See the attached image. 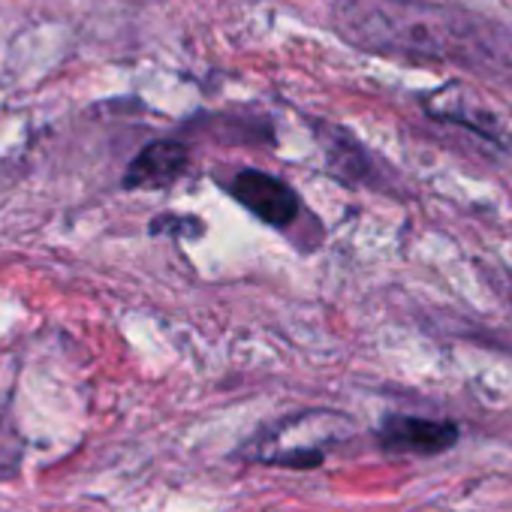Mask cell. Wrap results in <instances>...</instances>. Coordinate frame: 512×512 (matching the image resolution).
Wrapping results in <instances>:
<instances>
[{
    "label": "cell",
    "mask_w": 512,
    "mask_h": 512,
    "mask_svg": "<svg viewBox=\"0 0 512 512\" xmlns=\"http://www.w3.org/2000/svg\"><path fill=\"white\" fill-rule=\"evenodd\" d=\"M332 28L359 52L452 64L512 88V31L482 13L434 0H335Z\"/></svg>",
    "instance_id": "6da1fadb"
},
{
    "label": "cell",
    "mask_w": 512,
    "mask_h": 512,
    "mask_svg": "<svg viewBox=\"0 0 512 512\" xmlns=\"http://www.w3.org/2000/svg\"><path fill=\"white\" fill-rule=\"evenodd\" d=\"M422 106L437 121L458 124L488 142L512 148V118L506 115L503 106H494L485 94L473 91L470 85H461V82L443 85L440 91L428 94Z\"/></svg>",
    "instance_id": "7a4b0ae2"
},
{
    "label": "cell",
    "mask_w": 512,
    "mask_h": 512,
    "mask_svg": "<svg viewBox=\"0 0 512 512\" xmlns=\"http://www.w3.org/2000/svg\"><path fill=\"white\" fill-rule=\"evenodd\" d=\"M229 193L263 223L269 226H290L299 214V196L275 175L256 172V169H244L232 178Z\"/></svg>",
    "instance_id": "3957f363"
},
{
    "label": "cell",
    "mask_w": 512,
    "mask_h": 512,
    "mask_svg": "<svg viewBox=\"0 0 512 512\" xmlns=\"http://www.w3.org/2000/svg\"><path fill=\"white\" fill-rule=\"evenodd\" d=\"M377 437L380 446L395 455H437L458 440V428L422 416H389Z\"/></svg>",
    "instance_id": "277c9868"
},
{
    "label": "cell",
    "mask_w": 512,
    "mask_h": 512,
    "mask_svg": "<svg viewBox=\"0 0 512 512\" xmlns=\"http://www.w3.org/2000/svg\"><path fill=\"white\" fill-rule=\"evenodd\" d=\"M187 160H190V154L181 142L157 139L133 157V163L127 166V175H124V187H130V190L166 187L184 175Z\"/></svg>",
    "instance_id": "5b68a950"
},
{
    "label": "cell",
    "mask_w": 512,
    "mask_h": 512,
    "mask_svg": "<svg viewBox=\"0 0 512 512\" xmlns=\"http://www.w3.org/2000/svg\"><path fill=\"white\" fill-rule=\"evenodd\" d=\"M199 217H169V214H163V217H157L154 223H151V232H172V235H181V232H202V223H196Z\"/></svg>",
    "instance_id": "8992f818"
}]
</instances>
